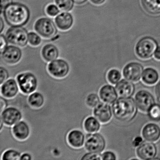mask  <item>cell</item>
<instances>
[{
  "label": "cell",
  "mask_w": 160,
  "mask_h": 160,
  "mask_svg": "<svg viewBox=\"0 0 160 160\" xmlns=\"http://www.w3.org/2000/svg\"><path fill=\"white\" fill-rule=\"evenodd\" d=\"M112 111L115 118L120 121L129 122L136 116L138 107L132 97H120L112 104Z\"/></svg>",
  "instance_id": "1"
},
{
  "label": "cell",
  "mask_w": 160,
  "mask_h": 160,
  "mask_svg": "<svg viewBox=\"0 0 160 160\" xmlns=\"http://www.w3.org/2000/svg\"><path fill=\"white\" fill-rule=\"evenodd\" d=\"M3 16L8 24L12 27H22L26 25L30 18L28 8L22 3L12 2L3 11Z\"/></svg>",
  "instance_id": "2"
},
{
  "label": "cell",
  "mask_w": 160,
  "mask_h": 160,
  "mask_svg": "<svg viewBox=\"0 0 160 160\" xmlns=\"http://www.w3.org/2000/svg\"><path fill=\"white\" fill-rule=\"evenodd\" d=\"M20 92L29 95L36 91L39 87V79L32 72L27 71L19 73L16 77Z\"/></svg>",
  "instance_id": "3"
},
{
  "label": "cell",
  "mask_w": 160,
  "mask_h": 160,
  "mask_svg": "<svg viewBox=\"0 0 160 160\" xmlns=\"http://www.w3.org/2000/svg\"><path fill=\"white\" fill-rule=\"evenodd\" d=\"M106 146V141L101 133H86L84 148L87 152L102 153Z\"/></svg>",
  "instance_id": "4"
},
{
  "label": "cell",
  "mask_w": 160,
  "mask_h": 160,
  "mask_svg": "<svg viewBox=\"0 0 160 160\" xmlns=\"http://www.w3.org/2000/svg\"><path fill=\"white\" fill-rule=\"evenodd\" d=\"M71 65L66 60L58 58L48 63L47 71L54 78L62 79L70 73Z\"/></svg>",
  "instance_id": "5"
},
{
  "label": "cell",
  "mask_w": 160,
  "mask_h": 160,
  "mask_svg": "<svg viewBox=\"0 0 160 160\" xmlns=\"http://www.w3.org/2000/svg\"><path fill=\"white\" fill-rule=\"evenodd\" d=\"M28 31L21 27H12L6 32V38L8 42L20 47L27 45L28 42Z\"/></svg>",
  "instance_id": "6"
},
{
  "label": "cell",
  "mask_w": 160,
  "mask_h": 160,
  "mask_svg": "<svg viewBox=\"0 0 160 160\" xmlns=\"http://www.w3.org/2000/svg\"><path fill=\"white\" fill-rule=\"evenodd\" d=\"M34 29L42 38L50 39L54 38L57 33V29L54 22L48 18H42L34 24Z\"/></svg>",
  "instance_id": "7"
},
{
  "label": "cell",
  "mask_w": 160,
  "mask_h": 160,
  "mask_svg": "<svg viewBox=\"0 0 160 160\" xmlns=\"http://www.w3.org/2000/svg\"><path fill=\"white\" fill-rule=\"evenodd\" d=\"M157 48V43L154 39L151 37H145L138 43L136 52L139 58L147 59L154 54Z\"/></svg>",
  "instance_id": "8"
},
{
  "label": "cell",
  "mask_w": 160,
  "mask_h": 160,
  "mask_svg": "<svg viewBox=\"0 0 160 160\" xmlns=\"http://www.w3.org/2000/svg\"><path fill=\"white\" fill-rule=\"evenodd\" d=\"M22 119L23 113L17 107L9 106L1 112V121L5 126L12 127Z\"/></svg>",
  "instance_id": "9"
},
{
  "label": "cell",
  "mask_w": 160,
  "mask_h": 160,
  "mask_svg": "<svg viewBox=\"0 0 160 160\" xmlns=\"http://www.w3.org/2000/svg\"><path fill=\"white\" fill-rule=\"evenodd\" d=\"M18 47L15 45L7 46L1 52L2 60L6 65H15L21 61L23 53Z\"/></svg>",
  "instance_id": "10"
},
{
  "label": "cell",
  "mask_w": 160,
  "mask_h": 160,
  "mask_svg": "<svg viewBox=\"0 0 160 160\" xmlns=\"http://www.w3.org/2000/svg\"><path fill=\"white\" fill-rule=\"evenodd\" d=\"M135 101L138 108L143 112H148L155 104V100L151 93L146 90L138 92L135 96Z\"/></svg>",
  "instance_id": "11"
},
{
  "label": "cell",
  "mask_w": 160,
  "mask_h": 160,
  "mask_svg": "<svg viewBox=\"0 0 160 160\" xmlns=\"http://www.w3.org/2000/svg\"><path fill=\"white\" fill-rule=\"evenodd\" d=\"M144 72L143 67L137 62H132L127 64L122 70V74L125 79L132 82H137L142 78Z\"/></svg>",
  "instance_id": "12"
},
{
  "label": "cell",
  "mask_w": 160,
  "mask_h": 160,
  "mask_svg": "<svg viewBox=\"0 0 160 160\" xmlns=\"http://www.w3.org/2000/svg\"><path fill=\"white\" fill-rule=\"evenodd\" d=\"M10 127L13 136L19 141H23L29 138L31 133V129L28 122L23 119Z\"/></svg>",
  "instance_id": "13"
},
{
  "label": "cell",
  "mask_w": 160,
  "mask_h": 160,
  "mask_svg": "<svg viewBox=\"0 0 160 160\" xmlns=\"http://www.w3.org/2000/svg\"><path fill=\"white\" fill-rule=\"evenodd\" d=\"M1 95L7 99L16 97L20 92V89L16 79L10 78L1 85Z\"/></svg>",
  "instance_id": "14"
},
{
  "label": "cell",
  "mask_w": 160,
  "mask_h": 160,
  "mask_svg": "<svg viewBox=\"0 0 160 160\" xmlns=\"http://www.w3.org/2000/svg\"><path fill=\"white\" fill-rule=\"evenodd\" d=\"M86 133L78 129L71 130L67 136V140L70 147L75 149H82L84 148Z\"/></svg>",
  "instance_id": "15"
},
{
  "label": "cell",
  "mask_w": 160,
  "mask_h": 160,
  "mask_svg": "<svg viewBox=\"0 0 160 160\" xmlns=\"http://www.w3.org/2000/svg\"><path fill=\"white\" fill-rule=\"evenodd\" d=\"M93 115L102 123L110 121L113 115V111L109 104L101 102L92 110Z\"/></svg>",
  "instance_id": "16"
},
{
  "label": "cell",
  "mask_w": 160,
  "mask_h": 160,
  "mask_svg": "<svg viewBox=\"0 0 160 160\" xmlns=\"http://www.w3.org/2000/svg\"><path fill=\"white\" fill-rule=\"evenodd\" d=\"M156 145L152 142H142L137 149L138 157L142 160H153L157 154Z\"/></svg>",
  "instance_id": "17"
},
{
  "label": "cell",
  "mask_w": 160,
  "mask_h": 160,
  "mask_svg": "<svg viewBox=\"0 0 160 160\" xmlns=\"http://www.w3.org/2000/svg\"><path fill=\"white\" fill-rule=\"evenodd\" d=\"M98 94L103 102L109 104L116 102L118 96L116 88L109 84L102 86L99 89Z\"/></svg>",
  "instance_id": "18"
},
{
  "label": "cell",
  "mask_w": 160,
  "mask_h": 160,
  "mask_svg": "<svg viewBox=\"0 0 160 160\" xmlns=\"http://www.w3.org/2000/svg\"><path fill=\"white\" fill-rule=\"evenodd\" d=\"M118 96L120 97H130L133 95L135 86L132 82L127 79L120 80L115 87Z\"/></svg>",
  "instance_id": "19"
},
{
  "label": "cell",
  "mask_w": 160,
  "mask_h": 160,
  "mask_svg": "<svg viewBox=\"0 0 160 160\" xmlns=\"http://www.w3.org/2000/svg\"><path fill=\"white\" fill-rule=\"evenodd\" d=\"M142 134L147 141L156 142L160 138V127L155 123H148L143 127Z\"/></svg>",
  "instance_id": "20"
},
{
  "label": "cell",
  "mask_w": 160,
  "mask_h": 160,
  "mask_svg": "<svg viewBox=\"0 0 160 160\" xmlns=\"http://www.w3.org/2000/svg\"><path fill=\"white\" fill-rule=\"evenodd\" d=\"M55 21L58 28L63 31L69 30L73 24L72 16L66 12L58 14L55 18Z\"/></svg>",
  "instance_id": "21"
},
{
  "label": "cell",
  "mask_w": 160,
  "mask_h": 160,
  "mask_svg": "<svg viewBox=\"0 0 160 160\" xmlns=\"http://www.w3.org/2000/svg\"><path fill=\"white\" fill-rule=\"evenodd\" d=\"M41 56L43 60L48 63L58 58L59 51L56 46L52 44H48L43 47Z\"/></svg>",
  "instance_id": "22"
},
{
  "label": "cell",
  "mask_w": 160,
  "mask_h": 160,
  "mask_svg": "<svg viewBox=\"0 0 160 160\" xmlns=\"http://www.w3.org/2000/svg\"><path fill=\"white\" fill-rule=\"evenodd\" d=\"M27 102L29 105L34 109H39L45 103L44 95L39 91H36L28 95Z\"/></svg>",
  "instance_id": "23"
},
{
  "label": "cell",
  "mask_w": 160,
  "mask_h": 160,
  "mask_svg": "<svg viewBox=\"0 0 160 160\" xmlns=\"http://www.w3.org/2000/svg\"><path fill=\"white\" fill-rule=\"evenodd\" d=\"M101 122L94 116L87 117L83 123V128L86 133L97 132L101 128Z\"/></svg>",
  "instance_id": "24"
},
{
  "label": "cell",
  "mask_w": 160,
  "mask_h": 160,
  "mask_svg": "<svg viewBox=\"0 0 160 160\" xmlns=\"http://www.w3.org/2000/svg\"><path fill=\"white\" fill-rule=\"evenodd\" d=\"M159 77V74L156 70L153 68H148L144 70L142 80L147 85H153L157 83Z\"/></svg>",
  "instance_id": "25"
},
{
  "label": "cell",
  "mask_w": 160,
  "mask_h": 160,
  "mask_svg": "<svg viewBox=\"0 0 160 160\" xmlns=\"http://www.w3.org/2000/svg\"><path fill=\"white\" fill-rule=\"evenodd\" d=\"M143 8L149 13H160V0H142Z\"/></svg>",
  "instance_id": "26"
},
{
  "label": "cell",
  "mask_w": 160,
  "mask_h": 160,
  "mask_svg": "<svg viewBox=\"0 0 160 160\" xmlns=\"http://www.w3.org/2000/svg\"><path fill=\"white\" fill-rule=\"evenodd\" d=\"M22 152L16 149L10 148L1 153V160H19Z\"/></svg>",
  "instance_id": "27"
},
{
  "label": "cell",
  "mask_w": 160,
  "mask_h": 160,
  "mask_svg": "<svg viewBox=\"0 0 160 160\" xmlns=\"http://www.w3.org/2000/svg\"><path fill=\"white\" fill-rule=\"evenodd\" d=\"M101 100L100 96L97 92H91L87 95L85 102L89 108L93 109L101 102Z\"/></svg>",
  "instance_id": "28"
},
{
  "label": "cell",
  "mask_w": 160,
  "mask_h": 160,
  "mask_svg": "<svg viewBox=\"0 0 160 160\" xmlns=\"http://www.w3.org/2000/svg\"><path fill=\"white\" fill-rule=\"evenodd\" d=\"M121 77V72L116 69L109 70L106 75L108 81L112 85H116L120 80Z\"/></svg>",
  "instance_id": "29"
},
{
  "label": "cell",
  "mask_w": 160,
  "mask_h": 160,
  "mask_svg": "<svg viewBox=\"0 0 160 160\" xmlns=\"http://www.w3.org/2000/svg\"><path fill=\"white\" fill-rule=\"evenodd\" d=\"M55 2L56 5L62 12H70L73 7V0H55Z\"/></svg>",
  "instance_id": "30"
},
{
  "label": "cell",
  "mask_w": 160,
  "mask_h": 160,
  "mask_svg": "<svg viewBox=\"0 0 160 160\" xmlns=\"http://www.w3.org/2000/svg\"><path fill=\"white\" fill-rule=\"evenodd\" d=\"M148 113L152 120L156 122L160 121V104H154L150 108Z\"/></svg>",
  "instance_id": "31"
},
{
  "label": "cell",
  "mask_w": 160,
  "mask_h": 160,
  "mask_svg": "<svg viewBox=\"0 0 160 160\" xmlns=\"http://www.w3.org/2000/svg\"><path fill=\"white\" fill-rule=\"evenodd\" d=\"M28 42L32 46H39L42 42L41 36L38 33L31 32L29 33Z\"/></svg>",
  "instance_id": "32"
},
{
  "label": "cell",
  "mask_w": 160,
  "mask_h": 160,
  "mask_svg": "<svg viewBox=\"0 0 160 160\" xmlns=\"http://www.w3.org/2000/svg\"><path fill=\"white\" fill-rule=\"evenodd\" d=\"M60 9L57 5L50 4L46 8V12L48 16L55 17L59 13Z\"/></svg>",
  "instance_id": "33"
},
{
  "label": "cell",
  "mask_w": 160,
  "mask_h": 160,
  "mask_svg": "<svg viewBox=\"0 0 160 160\" xmlns=\"http://www.w3.org/2000/svg\"><path fill=\"white\" fill-rule=\"evenodd\" d=\"M10 78L11 75L8 69L1 65L0 67V85H2Z\"/></svg>",
  "instance_id": "34"
},
{
  "label": "cell",
  "mask_w": 160,
  "mask_h": 160,
  "mask_svg": "<svg viewBox=\"0 0 160 160\" xmlns=\"http://www.w3.org/2000/svg\"><path fill=\"white\" fill-rule=\"evenodd\" d=\"M80 160H101V153L86 152L81 157Z\"/></svg>",
  "instance_id": "35"
},
{
  "label": "cell",
  "mask_w": 160,
  "mask_h": 160,
  "mask_svg": "<svg viewBox=\"0 0 160 160\" xmlns=\"http://www.w3.org/2000/svg\"><path fill=\"white\" fill-rule=\"evenodd\" d=\"M102 160H115L117 159L116 154L113 152L107 151L101 153Z\"/></svg>",
  "instance_id": "36"
},
{
  "label": "cell",
  "mask_w": 160,
  "mask_h": 160,
  "mask_svg": "<svg viewBox=\"0 0 160 160\" xmlns=\"http://www.w3.org/2000/svg\"><path fill=\"white\" fill-rule=\"evenodd\" d=\"M8 106H9V105L8 99L1 95V97H0V108H1L0 111L2 112V110H4Z\"/></svg>",
  "instance_id": "37"
},
{
  "label": "cell",
  "mask_w": 160,
  "mask_h": 160,
  "mask_svg": "<svg viewBox=\"0 0 160 160\" xmlns=\"http://www.w3.org/2000/svg\"><path fill=\"white\" fill-rule=\"evenodd\" d=\"M7 41L6 39V36H4V35H1L0 37V42H1V47H0V50L1 52L4 50V48L7 46Z\"/></svg>",
  "instance_id": "38"
},
{
  "label": "cell",
  "mask_w": 160,
  "mask_h": 160,
  "mask_svg": "<svg viewBox=\"0 0 160 160\" xmlns=\"http://www.w3.org/2000/svg\"><path fill=\"white\" fill-rule=\"evenodd\" d=\"M13 0H1V14H2L4 9L8 5L12 3Z\"/></svg>",
  "instance_id": "39"
},
{
  "label": "cell",
  "mask_w": 160,
  "mask_h": 160,
  "mask_svg": "<svg viewBox=\"0 0 160 160\" xmlns=\"http://www.w3.org/2000/svg\"><path fill=\"white\" fill-rule=\"evenodd\" d=\"M33 160V156L31 153L28 152H22L20 156L19 160Z\"/></svg>",
  "instance_id": "40"
},
{
  "label": "cell",
  "mask_w": 160,
  "mask_h": 160,
  "mask_svg": "<svg viewBox=\"0 0 160 160\" xmlns=\"http://www.w3.org/2000/svg\"><path fill=\"white\" fill-rule=\"evenodd\" d=\"M155 93L157 102L160 104V81L157 83L155 87Z\"/></svg>",
  "instance_id": "41"
},
{
  "label": "cell",
  "mask_w": 160,
  "mask_h": 160,
  "mask_svg": "<svg viewBox=\"0 0 160 160\" xmlns=\"http://www.w3.org/2000/svg\"><path fill=\"white\" fill-rule=\"evenodd\" d=\"M143 142V139L140 137L135 138L133 141V146L135 147H138Z\"/></svg>",
  "instance_id": "42"
},
{
  "label": "cell",
  "mask_w": 160,
  "mask_h": 160,
  "mask_svg": "<svg viewBox=\"0 0 160 160\" xmlns=\"http://www.w3.org/2000/svg\"><path fill=\"white\" fill-rule=\"evenodd\" d=\"M154 58L158 60H160V47L157 48L154 54Z\"/></svg>",
  "instance_id": "43"
},
{
  "label": "cell",
  "mask_w": 160,
  "mask_h": 160,
  "mask_svg": "<svg viewBox=\"0 0 160 160\" xmlns=\"http://www.w3.org/2000/svg\"><path fill=\"white\" fill-rule=\"evenodd\" d=\"M91 2L95 5H100L102 4L105 0H90Z\"/></svg>",
  "instance_id": "44"
},
{
  "label": "cell",
  "mask_w": 160,
  "mask_h": 160,
  "mask_svg": "<svg viewBox=\"0 0 160 160\" xmlns=\"http://www.w3.org/2000/svg\"><path fill=\"white\" fill-rule=\"evenodd\" d=\"M4 22H3L2 18L1 17V19H0V32H2L3 28H4Z\"/></svg>",
  "instance_id": "45"
},
{
  "label": "cell",
  "mask_w": 160,
  "mask_h": 160,
  "mask_svg": "<svg viewBox=\"0 0 160 160\" xmlns=\"http://www.w3.org/2000/svg\"><path fill=\"white\" fill-rule=\"evenodd\" d=\"M74 2L77 4H82L85 3L87 0H73Z\"/></svg>",
  "instance_id": "46"
}]
</instances>
